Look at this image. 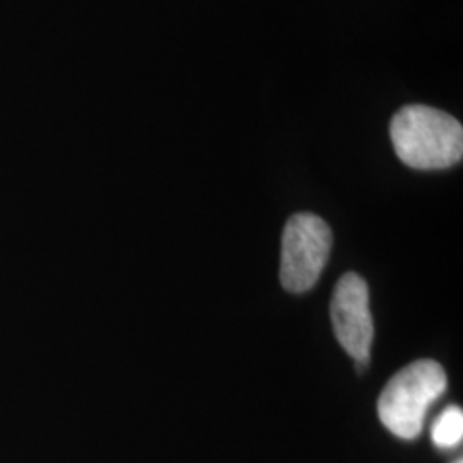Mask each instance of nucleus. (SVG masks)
<instances>
[{
	"label": "nucleus",
	"instance_id": "f257e3e1",
	"mask_svg": "<svg viewBox=\"0 0 463 463\" xmlns=\"http://www.w3.org/2000/svg\"><path fill=\"white\" fill-rule=\"evenodd\" d=\"M390 136L398 158L415 170H443L462 160V124L443 110L407 105L392 118Z\"/></svg>",
	"mask_w": 463,
	"mask_h": 463
},
{
	"label": "nucleus",
	"instance_id": "f03ea898",
	"mask_svg": "<svg viewBox=\"0 0 463 463\" xmlns=\"http://www.w3.org/2000/svg\"><path fill=\"white\" fill-rule=\"evenodd\" d=\"M447 373L443 365L420 359L400 369L386 383L378 414L386 430L402 439H415L426 422L430 405L447 392Z\"/></svg>",
	"mask_w": 463,
	"mask_h": 463
},
{
	"label": "nucleus",
	"instance_id": "7ed1b4c3",
	"mask_svg": "<svg viewBox=\"0 0 463 463\" xmlns=\"http://www.w3.org/2000/svg\"><path fill=\"white\" fill-rule=\"evenodd\" d=\"M333 233L313 213L290 216L281 237L280 280L285 290L304 294L319 280L330 260Z\"/></svg>",
	"mask_w": 463,
	"mask_h": 463
},
{
	"label": "nucleus",
	"instance_id": "20e7f679",
	"mask_svg": "<svg viewBox=\"0 0 463 463\" xmlns=\"http://www.w3.org/2000/svg\"><path fill=\"white\" fill-rule=\"evenodd\" d=\"M331 323L340 345L355 359L369 364L374 340L369 287L357 273L344 275L331 298Z\"/></svg>",
	"mask_w": 463,
	"mask_h": 463
},
{
	"label": "nucleus",
	"instance_id": "39448f33",
	"mask_svg": "<svg viewBox=\"0 0 463 463\" xmlns=\"http://www.w3.org/2000/svg\"><path fill=\"white\" fill-rule=\"evenodd\" d=\"M432 443L438 448L449 449L462 443L463 438V412L460 407L449 405L443 414L434 420L430 430Z\"/></svg>",
	"mask_w": 463,
	"mask_h": 463
},
{
	"label": "nucleus",
	"instance_id": "423d86ee",
	"mask_svg": "<svg viewBox=\"0 0 463 463\" xmlns=\"http://www.w3.org/2000/svg\"><path fill=\"white\" fill-rule=\"evenodd\" d=\"M455 463H463L462 458H458V460H457V462H455Z\"/></svg>",
	"mask_w": 463,
	"mask_h": 463
}]
</instances>
